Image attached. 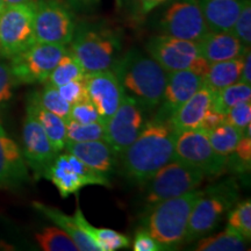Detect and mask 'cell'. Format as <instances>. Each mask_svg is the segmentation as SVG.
Masks as SVG:
<instances>
[{
    "label": "cell",
    "mask_w": 251,
    "mask_h": 251,
    "mask_svg": "<svg viewBox=\"0 0 251 251\" xmlns=\"http://www.w3.org/2000/svg\"><path fill=\"white\" fill-rule=\"evenodd\" d=\"M36 42L70 45L77 27L74 9L64 0H33Z\"/></svg>",
    "instance_id": "ba28073f"
},
{
    "label": "cell",
    "mask_w": 251,
    "mask_h": 251,
    "mask_svg": "<svg viewBox=\"0 0 251 251\" xmlns=\"http://www.w3.org/2000/svg\"><path fill=\"white\" fill-rule=\"evenodd\" d=\"M72 9L77 11H90L100 4V0H64Z\"/></svg>",
    "instance_id": "f6af8a7d"
},
{
    "label": "cell",
    "mask_w": 251,
    "mask_h": 251,
    "mask_svg": "<svg viewBox=\"0 0 251 251\" xmlns=\"http://www.w3.org/2000/svg\"><path fill=\"white\" fill-rule=\"evenodd\" d=\"M64 150L79 158L94 172L105 177L112 174L117 165L118 155L105 140L67 142Z\"/></svg>",
    "instance_id": "d6986e66"
},
{
    "label": "cell",
    "mask_w": 251,
    "mask_h": 251,
    "mask_svg": "<svg viewBox=\"0 0 251 251\" xmlns=\"http://www.w3.org/2000/svg\"><path fill=\"white\" fill-rule=\"evenodd\" d=\"M134 251H159L163 248L157 243L147 229H140L136 231L133 243Z\"/></svg>",
    "instance_id": "60d3db41"
},
{
    "label": "cell",
    "mask_w": 251,
    "mask_h": 251,
    "mask_svg": "<svg viewBox=\"0 0 251 251\" xmlns=\"http://www.w3.org/2000/svg\"><path fill=\"white\" fill-rule=\"evenodd\" d=\"M174 159L199 169L207 178L219 177L227 168L228 157L220 156L201 128L179 131L176 137Z\"/></svg>",
    "instance_id": "30bf717a"
},
{
    "label": "cell",
    "mask_w": 251,
    "mask_h": 251,
    "mask_svg": "<svg viewBox=\"0 0 251 251\" xmlns=\"http://www.w3.org/2000/svg\"><path fill=\"white\" fill-rule=\"evenodd\" d=\"M69 50L86 74L112 70L119 59L121 40L103 24L78 23Z\"/></svg>",
    "instance_id": "3957f363"
},
{
    "label": "cell",
    "mask_w": 251,
    "mask_h": 251,
    "mask_svg": "<svg viewBox=\"0 0 251 251\" xmlns=\"http://www.w3.org/2000/svg\"><path fill=\"white\" fill-rule=\"evenodd\" d=\"M237 199V188L231 183L218 184L202 190L188 219L184 242H193L214 230Z\"/></svg>",
    "instance_id": "5b68a950"
},
{
    "label": "cell",
    "mask_w": 251,
    "mask_h": 251,
    "mask_svg": "<svg viewBox=\"0 0 251 251\" xmlns=\"http://www.w3.org/2000/svg\"><path fill=\"white\" fill-rule=\"evenodd\" d=\"M140 1L141 0H117L118 7L135 20L141 18Z\"/></svg>",
    "instance_id": "7bdbcfd3"
},
{
    "label": "cell",
    "mask_w": 251,
    "mask_h": 251,
    "mask_svg": "<svg viewBox=\"0 0 251 251\" xmlns=\"http://www.w3.org/2000/svg\"><path fill=\"white\" fill-rule=\"evenodd\" d=\"M75 221L78 227L93 241L99 251H115L129 247V237L109 228H96L85 219L77 202Z\"/></svg>",
    "instance_id": "d4e9b609"
},
{
    "label": "cell",
    "mask_w": 251,
    "mask_h": 251,
    "mask_svg": "<svg viewBox=\"0 0 251 251\" xmlns=\"http://www.w3.org/2000/svg\"><path fill=\"white\" fill-rule=\"evenodd\" d=\"M69 119L80 122V124H92V122H103L105 124V121L100 117L99 112L97 111L89 98L71 105Z\"/></svg>",
    "instance_id": "8d00e7d4"
},
{
    "label": "cell",
    "mask_w": 251,
    "mask_h": 251,
    "mask_svg": "<svg viewBox=\"0 0 251 251\" xmlns=\"http://www.w3.org/2000/svg\"><path fill=\"white\" fill-rule=\"evenodd\" d=\"M58 92L70 105H74L81 100L87 99L86 86H85V77L81 79H75L69 81L67 84L57 87Z\"/></svg>",
    "instance_id": "ab89813d"
},
{
    "label": "cell",
    "mask_w": 251,
    "mask_h": 251,
    "mask_svg": "<svg viewBox=\"0 0 251 251\" xmlns=\"http://www.w3.org/2000/svg\"><path fill=\"white\" fill-rule=\"evenodd\" d=\"M120 80L126 96L136 100L146 112H151L161 103L168 72L155 59L139 49L128 50L119 57L112 69Z\"/></svg>",
    "instance_id": "7a4b0ae2"
},
{
    "label": "cell",
    "mask_w": 251,
    "mask_h": 251,
    "mask_svg": "<svg viewBox=\"0 0 251 251\" xmlns=\"http://www.w3.org/2000/svg\"><path fill=\"white\" fill-rule=\"evenodd\" d=\"M205 178V175L199 169L172 159L147 181L148 185L144 197L147 208L150 211L153 206L166 199L196 190L202 184Z\"/></svg>",
    "instance_id": "8992f818"
},
{
    "label": "cell",
    "mask_w": 251,
    "mask_h": 251,
    "mask_svg": "<svg viewBox=\"0 0 251 251\" xmlns=\"http://www.w3.org/2000/svg\"><path fill=\"white\" fill-rule=\"evenodd\" d=\"M240 81L246 84H251V52L250 47L247 48L246 52L243 54V67L241 72Z\"/></svg>",
    "instance_id": "ee69618b"
},
{
    "label": "cell",
    "mask_w": 251,
    "mask_h": 251,
    "mask_svg": "<svg viewBox=\"0 0 251 251\" xmlns=\"http://www.w3.org/2000/svg\"><path fill=\"white\" fill-rule=\"evenodd\" d=\"M198 43L200 55L208 63H215L242 56L249 47H244L231 31L209 30Z\"/></svg>",
    "instance_id": "ffe728a7"
},
{
    "label": "cell",
    "mask_w": 251,
    "mask_h": 251,
    "mask_svg": "<svg viewBox=\"0 0 251 251\" xmlns=\"http://www.w3.org/2000/svg\"><path fill=\"white\" fill-rule=\"evenodd\" d=\"M242 67L243 55L228 61L209 63L208 71L203 77V86L212 92H218L225 87L233 85L240 81Z\"/></svg>",
    "instance_id": "484cf974"
},
{
    "label": "cell",
    "mask_w": 251,
    "mask_h": 251,
    "mask_svg": "<svg viewBox=\"0 0 251 251\" xmlns=\"http://www.w3.org/2000/svg\"><path fill=\"white\" fill-rule=\"evenodd\" d=\"M35 42L33 1L5 6L0 12V56L11 59Z\"/></svg>",
    "instance_id": "9c48e42d"
},
{
    "label": "cell",
    "mask_w": 251,
    "mask_h": 251,
    "mask_svg": "<svg viewBox=\"0 0 251 251\" xmlns=\"http://www.w3.org/2000/svg\"><path fill=\"white\" fill-rule=\"evenodd\" d=\"M26 111L29 112L43 128L55 151L58 153L64 150L67 143V126L64 119L43 107L37 99L36 92L30 93L28 97Z\"/></svg>",
    "instance_id": "7402d4cb"
},
{
    "label": "cell",
    "mask_w": 251,
    "mask_h": 251,
    "mask_svg": "<svg viewBox=\"0 0 251 251\" xmlns=\"http://www.w3.org/2000/svg\"><path fill=\"white\" fill-rule=\"evenodd\" d=\"M86 76V71L84 70L77 58L71 54L70 50L59 59L54 70L51 71L47 81L51 83L56 87L67 84L75 79H81Z\"/></svg>",
    "instance_id": "f546056e"
},
{
    "label": "cell",
    "mask_w": 251,
    "mask_h": 251,
    "mask_svg": "<svg viewBox=\"0 0 251 251\" xmlns=\"http://www.w3.org/2000/svg\"><path fill=\"white\" fill-rule=\"evenodd\" d=\"M251 101V85L250 84L237 81L225 89L214 92L212 100V108L226 114L229 109L238 102Z\"/></svg>",
    "instance_id": "83f0119b"
},
{
    "label": "cell",
    "mask_w": 251,
    "mask_h": 251,
    "mask_svg": "<svg viewBox=\"0 0 251 251\" xmlns=\"http://www.w3.org/2000/svg\"><path fill=\"white\" fill-rule=\"evenodd\" d=\"M251 164V136L244 135L238 141L236 148L228 156L227 165L234 170L247 172L250 170Z\"/></svg>",
    "instance_id": "e575fe53"
},
{
    "label": "cell",
    "mask_w": 251,
    "mask_h": 251,
    "mask_svg": "<svg viewBox=\"0 0 251 251\" xmlns=\"http://www.w3.org/2000/svg\"><path fill=\"white\" fill-rule=\"evenodd\" d=\"M203 86V77L191 70L168 72V79L155 119L168 121L183 103Z\"/></svg>",
    "instance_id": "e0dca14e"
},
{
    "label": "cell",
    "mask_w": 251,
    "mask_h": 251,
    "mask_svg": "<svg viewBox=\"0 0 251 251\" xmlns=\"http://www.w3.org/2000/svg\"><path fill=\"white\" fill-rule=\"evenodd\" d=\"M63 45L35 42L9 61L12 74L18 84L46 83L57 63L68 52Z\"/></svg>",
    "instance_id": "8fae6325"
},
{
    "label": "cell",
    "mask_w": 251,
    "mask_h": 251,
    "mask_svg": "<svg viewBox=\"0 0 251 251\" xmlns=\"http://www.w3.org/2000/svg\"><path fill=\"white\" fill-rule=\"evenodd\" d=\"M146 48L166 72L191 70L205 77L208 71L209 63L200 55L198 43L193 41L161 34L150 37Z\"/></svg>",
    "instance_id": "52a82bcc"
},
{
    "label": "cell",
    "mask_w": 251,
    "mask_h": 251,
    "mask_svg": "<svg viewBox=\"0 0 251 251\" xmlns=\"http://www.w3.org/2000/svg\"><path fill=\"white\" fill-rule=\"evenodd\" d=\"M207 134H208L209 142L214 151L224 157H228L234 151L238 141L243 136L242 130L237 129L227 122L207 131Z\"/></svg>",
    "instance_id": "f1b7e54d"
},
{
    "label": "cell",
    "mask_w": 251,
    "mask_h": 251,
    "mask_svg": "<svg viewBox=\"0 0 251 251\" xmlns=\"http://www.w3.org/2000/svg\"><path fill=\"white\" fill-rule=\"evenodd\" d=\"M169 0H141L140 1V14L141 18H143L144 15H147L152 9H155L158 6H161L165 2H168Z\"/></svg>",
    "instance_id": "bcb514c9"
},
{
    "label": "cell",
    "mask_w": 251,
    "mask_h": 251,
    "mask_svg": "<svg viewBox=\"0 0 251 251\" xmlns=\"http://www.w3.org/2000/svg\"><path fill=\"white\" fill-rule=\"evenodd\" d=\"M201 190H193L179 197L166 199L149 211L147 230L163 250H172L185 241L188 219Z\"/></svg>",
    "instance_id": "277c9868"
},
{
    "label": "cell",
    "mask_w": 251,
    "mask_h": 251,
    "mask_svg": "<svg viewBox=\"0 0 251 251\" xmlns=\"http://www.w3.org/2000/svg\"><path fill=\"white\" fill-rule=\"evenodd\" d=\"M146 124V111L136 100L125 94L120 106L106 121L105 141L120 156L137 139Z\"/></svg>",
    "instance_id": "5bb4252c"
},
{
    "label": "cell",
    "mask_w": 251,
    "mask_h": 251,
    "mask_svg": "<svg viewBox=\"0 0 251 251\" xmlns=\"http://www.w3.org/2000/svg\"><path fill=\"white\" fill-rule=\"evenodd\" d=\"M85 86L87 98L106 124L125 96L120 80L113 70L91 72L85 76Z\"/></svg>",
    "instance_id": "2e32d148"
},
{
    "label": "cell",
    "mask_w": 251,
    "mask_h": 251,
    "mask_svg": "<svg viewBox=\"0 0 251 251\" xmlns=\"http://www.w3.org/2000/svg\"><path fill=\"white\" fill-rule=\"evenodd\" d=\"M213 94L211 90L202 86L187 99L179 108L176 111L168 122L174 129L179 133L183 130L200 128L202 119L212 107Z\"/></svg>",
    "instance_id": "44dd1931"
},
{
    "label": "cell",
    "mask_w": 251,
    "mask_h": 251,
    "mask_svg": "<svg viewBox=\"0 0 251 251\" xmlns=\"http://www.w3.org/2000/svg\"><path fill=\"white\" fill-rule=\"evenodd\" d=\"M207 26L212 31H230L243 0H198Z\"/></svg>",
    "instance_id": "603a6c76"
},
{
    "label": "cell",
    "mask_w": 251,
    "mask_h": 251,
    "mask_svg": "<svg viewBox=\"0 0 251 251\" xmlns=\"http://www.w3.org/2000/svg\"><path fill=\"white\" fill-rule=\"evenodd\" d=\"M43 177L55 185L62 198L78 194L87 185L111 186L107 177L94 172L70 152L56 155Z\"/></svg>",
    "instance_id": "7c38bea8"
},
{
    "label": "cell",
    "mask_w": 251,
    "mask_h": 251,
    "mask_svg": "<svg viewBox=\"0 0 251 251\" xmlns=\"http://www.w3.org/2000/svg\"><path fill=\"white\" fill-rule=\"evenodd\" d=\"M226 122L234 126L237 129L244 131L251 125V102L242 101L233 106L226 113Z\"/></svg>",
    "instance_id": "74e56055"
},
{
    "label": "cell",
    "mask_w": 251,
    "mask_h": 251,
    "mask_svg": "<svg viewBox=\"0 0 251 251\" xmlns=\"http://www.w3.org/2000/svg\"><path fill=\"white\" fill-rule=\"evenodd\" d=\"M247 238L242 235L226 228L225 231L208 237H201L198 240L197 251H243L247 249Z\"/></svg>",
    "instance_id": "4316f807"
},
{
    "label": "cell",
    "mask_w": 251,
    "mask_h": 251,
    "mask_svg": "<svg viewBox=\"0 0 251 251\" xmlns=\"http://www.w3.org/2000/svg\"><path fill=\"white\" fill-rule=\"evenodd\" d=\"M40 248L46 251H78L71 237L61 228L47 227L35 234Z\"/></svg>",
    "instance_id": "4dcf8cb0"
},
{
    "label": "cell",
    "mask_w": 251,
    "mask_h": 251,
    "mask_svg": "<svg viewBox=\"0 0 251 251\" xmlns=\"http://www.w3.org/2000/svg\"><path fill=\"white\" fill-rule=\"evenodd\" d=\"M222 124H226V114L215 111V109L211 107L208 109V112L206 113L205 117H203L200 128L206 131H209L216 127H219V126H221Z\"/></svg>",
    "instance_id": "b9f144b4"
},
{
    "label": "cell",
    "mask_w": 251,
    "mask_h": 251,
    "mask_svg": "<svg viewBox=\"0 0 251 251\" xmlns=\"http://www.w3.org/2000/svg\"><path fill=\"white\" fill-rule=\"evenodd\" d=\"M29 179V171L23 150L9 137L0 122V188L15 190Z\"/></svg>",
    "instance_id": "ac0fdd59"
},
{
    "label": "cell",
    "mask_w": 251,
    "mask_h": 251,
    "mask_svg": "<svg viewBox=\"0 0 251 251\" xmlns=\"http://www.w3.org/2000/svg\"><path fill=\"white\" fill-rule=\"evenodd\" d=\"M31 205H33V207L37 212L42 213L46 218H48L50 221L54 222L58 228L64 230L71 237V240L74 241L75 244H76L78 250L99 251L93 241L78 227L74 216L65 214V213L59 211L58 208H56V207L45 205V203L39 201H34Z\"/></svg>",
    "instance_id": "cb8c5ba5"
},
{
    "label": "cell",
    "mask_w": 251,
    "mask_h": 251,
    "mask_svg": "<svg viewBox=\"0 0 251 251\" xmlns=\"http://www.w3.org/2000/svg\"><path fill=\"white\" fill-rule=\"evenodd\" d=\"M5 6H12V5H20V4H28L31 2L33 0H2Z\"/></svg>",
    "instance_id": "7dc6e473"
},
{
    "label": "cell",
    "mask_w": 251,
    "mask_h": 251,
    "mask_svg": "<svg viewBox=\"0 0 251 251\" xmlns=\"http://www.w3.org/2000/svg\"><path fill=\"white\" fill-rule=\"evenodd\" d=\"M227 228L241 234L244 238L251 237V201L249 199L237 203L228 212Z\"/></svg>",
    "instance_id": "836d02e7"
},
{
    "label": "cell",
    "mask_w": 251,
    "mask_h": 251,
    "mask_svg": "<svg viewBox=\"0 0 251 251\" xmlns=\"http://www.w3.org/2000/svg\"><path fill=\"white\" fill-rule=\"evenodd\" d=\"M5 7V5H4V1H2V0H0V12L2 11V8Z\"/></svg>",
    "instance_id": "c3c4849f"
},
{
    "label": "cell",
    "mask_w": 251,
    "mask_h": 251,
    "mask_svg": "<svg viewBox=\"0 0 251 251\" xmlns=\"http://www.w3.org/2000/svg\"><path fill=\"white\" fill-rule=\"evenodd\" d=\"M65 126H67V142L105 140V124L103 122L80 124L72 119H68L65 120Z\"/></svg>",
    "instance_id": "1f68e13d"
},
{
    "label": "cell",
    "mask_w": 251,
    "mask_h": 251,
    "mask_svg": "<svg viewBox=\"0 0 251 251\" xmlns=\"http://www.w3.org/2000/svg\"><path fill=\"white\" fill-rule=\"evenodd\" d=\"M4 59L0 58V107L12 99L14 87L18 85L9 67V62H5Z\"/></svg>",
    "instance_id": "f35d334b"
},
{
    "label": "cell",
    "mask_w": 251,
    "mask_h": 251,
    "mask_svg": "<svg viewBox=\"0 0 251 251\" xmlns=\"http://www.w3.org/2000/svg\"><path fill=\"white\" fill-rule=\"evenodd\" d=\"M231 33L242 42L244 47L251 45V1L243 0L240 14L235 21Z\"/></svg>",
    "instance_id": "d590c367"
},
{
    "label": "cell",
    "mask_w": 251,
    "mask_h": 251,
    "mask_svg": "<svg viewBox=\"0 0 251 251\" xmlns=\"http://www.w3.org/2000/svg\"><path fill=\"white\" fill-rule=\"evenodd\" d=\"M177 134L168 121H147L137 139L120 155L124 175L134 183L146 184L174 159Z\"/></svg>",
    "instance_id": "6da1fadb"
},
{
    "label": "cell",
    "mask_w": 251,
    "mask_h": 251,
    "mask_svg": "<svg viewBox=\"0 0 251 251\" xmlns=\"http://www.w3.org/2000/svg\"><path fill=\"white\" fill-rule=\"evenodd\" d=\"M158 21L162 34L199 42L209 31L198 0H169Z\"/></svg>",
    "instance_id": "4fadbf2b"
},
{
    "label": "cell",
    "mask_w": 251,
    "mask_h": 251,
    "mask_svg": "<svg viewBox=\"0 0 251 251\" xmlns=\"http://www.w3.org/2000/svg\"><path fill=\"white\" fill-rule=\"evenodd\" d=\"M23 153L27 166L33 170L36 179L43 177L57 155L43 128L29 112L26 113L24 121Z\"/></svg>",
    "instance_id": "9a60e30c"
},
{
    "label": "cell",
    "mask_w": 251,
    "mask_h": 251,
    "mask_svg": "<svg viewBox=\"0 0 251 251\" xmlns=\"http://www.w3.org/2000/svg\"><path fill=\"white\" fill-rule=\"evenodd\" d=\"M36 93L37 99L43 107L64 120H68L71 105L59 94L57 87L49 81H46L45 89Z\"/></svg>",
    "instance_id": "d6a6232c"
}]
</instances>
